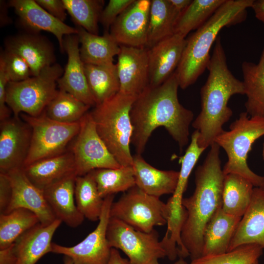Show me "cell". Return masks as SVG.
<instances>
[{
	"mask_svg": "<svg viewBox=\"0 0 264 264\" xmlns=\"http://www.w3.org/2000/svg\"><path fill=\"white\" fill-rule=\"evenodd\" d=\"M179 87L175 72L162 84L149 86L134 101L130 111L132 126L131 143L137 154L144 151L153 131L163 127L180 151L189 142L193 112L179 102Z\"/></svg>",
	"mask_w": 264,
	"mask_h": 264,
	"instance_id": "1",
	"label": "cell"
},
{
	"mask_svg": "<svg viewBox=\"0 0 264 264\" xmlns=\"http://www.w3.org/2000/svg\"><path fill=\"white\" fill-rule=\"evenodd\" d=\"M220 147L215 142L202 164L195 171V189L192 196L182 198L187 211L181 239L191 261L202 256L205 227L215 212L222 207L224 175L221 167Z\"/></svg>",
	"mask_w": 264,
	"mask_h": 264,
	"instance_id": "2",
	"label": "cell"
},
{
	"mask_svg": "<svg viewBox=\"0 0 264 264\" xmlns=\"http://www.w3.org/2000/svg\"><path fill=\"white\" fill-rule=\"evenodd\" d=\"M207 69V79L200 90L201 111L192 123L199 133L198 144L206 149L224 130L223 126L232 115L228 106L235 94H244L242 81L229 70L220 38L217 39Z\"/></svg>",
	"mask_w": 264,
	"mask_h": 264,
	"instance_id": "3",
	"label": "cell"
},
{
	"mask_svg": "<svg viewBox=\"0 0 264 264\" xmlns=\"http://www.w3.org/2000/svg\"><path fill=\"white\" fill-rule=\"evenodd\" d=\"M254 0H226L213 15L186 39L179 64L175 71L179 87L185 89L196 82L207 68L212 45L224 27L245 20L247 9Z\"/></svg>",
	"mask_w": 264,
	"mask_h": 264,
	"instance_id": "4",
	"label": "cell"
},
{
	"mask_svg": "<svg viewBox=\"0 0 264 264\" xmlns=\"http://www.w3.org/2000/svg\"><path fill=\"white\" fill-rule=\"evenodd\" d=\"M137 97L120 92L96 105L90 112L97 132L122 166H132L130 145L132 134L130 111Z\"/></svg>",
	"mask_w": 264,
	"mask_h": 264,
	"instance_id": "5",
	"label": "cell"
},
{
	"mask_svg": "<svg viewBox=\"0 0 264 264\" xmlns=\"http://www.w3.org/2000/svg\"><path fill=\"white\" fill-rule=\"evenodd\" d=\"M264 135V117H249L241 112L231 123L229 131H223L214 142L225 151L228 160L222 169L224 175H239L252 183L255 187L264 185V176L253 172L247 162L248 153L254 142Z\"/></svg>",
	"mask_w": 264,
	"mask_h": 264,
	"instance_id": "6",
	"label": "cell"
},
{
	"mask_svg": "<svg viewBox=\"0 0 264 264\" xmlns=\"http://www.w3.org/2000/svg\"><path fill=\"white\" fill-rule=\"evenodd\" d=\"M64 69L55 63L36 76L19 82H8L6 103L14 116L22 113L36 117L41 115L57 94V81Z\"/></svg>",
	"mask_w": 264,
	"mask_h": 264,
	"instance_id": "7",
	"label": "cell"
},
{
	"mask_svg": "<svg viewBox=\"0 0 264 264\" xmlns=\"http://www.w3.org/2000/svg\"><path fill=\"white\" fill-rule=\"evenodd\" d=\"M170 210L159 198L149 195L136 186L126 191L110 207V218L118 219L135 229L150 232L155 226L167 224Z\"/></svg>",
	"mask_w": 264,
	"mask_h": 264,
	"instance_id": "8",
	"label": "cell"
},
{
	"mask_svg": "<svg viewBox=\"0 0 264 264\" xmlns=\"http://www.w3.org/2000/svg\"><path fill=\"white\" fill-rule=\"evenodd\" d=\"M20 116L32 129L30 148L23 167L67 151L68 144L75 138L80 128V121L73 123L56 121L46 116L44 111L36 117L23 113Z\"/></svg>",
	"mask_w": 264,
	"mask_h": 264,
	"instance_id": "9",
	"label": "cell"
},
{
	"mask_svg": "<svg viewBox=\"0 0 264 264\" xmlns=\"http://www.w3.org/2000/svg\"><path fill=\"white\" fill-rule=\"evenodd\" d=\"M107 238L111 248L119 249L128 257L130 264H159L166 256L158 232L137 230L124 222L110 218Z\"/></svg>",
	"mask_w": 264,
	"mask_h": 264,
	"instance_id": "10",
	"label": "cell"
},
{
	"mask_svg": "<svg viewBox=\"0 0 264 264\" xmlns=\"http://www.w3.org/2000/svg\"><path fill=\"white\" fill-rule=\"evenodd\" d=\"M80 122L79 132L69 148L74 157L77 176H84L96 169L121 167L99 136L90 112H88Z\"/></svg>",
	"mask_w": 264,
	"mask_h": 264,
	"instance_id": "11",
	"label": "cell"
},
{
	"mask_svg": "<svg viewBox=\"0 0 264 264\" xmlns=\"http://www.w3.org/2000/svg\"><path fill=\"white\" fill-rule=\"evenodd\" d=\"M114 195L104 198L99 222L82 241L72 246L52 243L51 252L70 258L74 264H108L111 249L107 238L110 212Z\"/></svg>",
	"mask_w": 264,
	"mask_h": 264,
	"instance_id": "12",
	"label": "cell"
},
{
	"mask_svg": "<svg viewBox=\"0 0 264 264\" xmlns=\"http://www.w3.org/2000/svg\"><path fill=\"white\" fill-rule=\"evenodd\" d=\"M31 136L30 126L20 116L0 121V173L23 168Z\"/></svg>",
	"mask_w": 264,
	"mask_h": 264,
	"instance_id": "13",
	"label": "cell"
},
{
	"mask_svg": "<svg viewBox=\"0 0 264 264\" xmlns=\"http://www.w3.org/2000/svg\"><path fill=\"white\" fill-rule=\"evenodd\" d=\"M120 46L116 64L120 83L119 92L137 97L149 86L148 49Z\"/></svg>",
	"mask_w": 264,
	"mask_h": 264,
	"instance_id": "14",
	"label": "cell"
},
{
	"mask_svg": "<svg viewBox=\"0 0 264 264\" xmlns=\"http://www.w3.org/2000/svg\"><path fill=\"white\" fill-rule=\"evenodd\" d=\"M6 174L11 183V195L4 214L18 208L26 209L34 213L43 225H48L56 219L44 191L29 180L22 169L14 170Z\"/></svg>",
	"mask_w": 264,
	"mask_h": 264,
	"instance_id": "15",
	"label": "cell"
},
{
	"mask_svg": "<svg viewBox=\"0 0 264 264\" xmlns=\"http://www.w3.org/2000/svg\"><path fill=\"white\" fill-rule=\"evenodd\" d=\"M151 0H134L117 18L110 33L120 45L145 47Z\"/></svg>",
	"mask_w": 264,
	"mask_h": 264,
	"instance_id": "16",
	"label": "cell"
},
{
	"mask_svg": "<svg viewBox=\"0 0 264 264\" xmlns=\"http://www.w3.org/2000/svg\"><path fill=\"white\" fill-rule=\"evenodd\" d=\"M8 3L9 7L14 9L26 31L40 33L44 31L53 34L58 40L62 53L64 52L65 36L78 33L76 27L69 26L52 16L35 0H11Z\"/></svg>",
	"mask_w": 264,
	"mask_h": 264,
	"instance_id": "17",
	"label": "cell"
},
{
	"mask_svg": "<svg viewBox=\"0 0 264 264\" xmlns=\"http://www.w3.org/2000/svg\"><path fill=\"white\" fill-rule=\"evenodd\" d=\"M5 50L22 58L29 65L33 76L55 64L52 43L40 33L26 32L10 36L4 42Z\"/></svg>",
	"mask_w": 264,
	"mask_h": 264,
	"instance_id": "18",
	"label": "cell"
},
{
	"mask_svg": "<svg viewBox=\"0 0 264 264\" xmlns=\"http://www.w3.org/2000/svg\"><path fill=\"white\" fill-rule=\"evenodd\" d=\"M79 44L77 34L65 36L63 47L67 55V62L57 85L59 89L68 92L85 104L95 106L87 82L84 64L80 58Z\"/></svg>",
	"mask_w": 264,
	"mask_h": 264,
	"instance_id": "19",
	"label": "cell"
},
{
	"mask_svg": "<svg viewBox=\"0 0 264 264\" xmlns=\"http://www.w3.org/2000/svg\"><path fill=\"white\" fill-rule=\"evenodd\" d=\"M186 44L185 38L175 34L147 48L150 86L162 84L175 72Z\"/></svg>",
	"mask_w": 264,
	"mask_h": 264,
	"instance_id": "20",
	"label": "cell"
},
{
	"mask_svg": "<svg viewBox=\"0 0 264 264\" xmlns=\"http://www.w3.org/2000/svg\"><path fill=\"white\" fill-rule=\"evenodd\" d=\"M77 176H68L43 190L46 200L56 219L75 228L85 218L78 210L75 200V183Z\"/></svg>",
	"mask_w": 264,
	"mask_h": 264,
	"instance_id": "21",
	"label": "cell"
},
{
	"mask_svg": "<svg viewBox=\"0 0 264 264\" xmlns=\"http://www.w3.org/2000/svg\"><path fill=\"white\" fill-rule=\"evenodd\" d=\"M245 244H257L264 250V189H253L250 204L242 216L228 251Z\"/></svg>",
	"mask_w": 264,
	"mask_h": 264,
	"instance_id": "22",
	"label": "cell"
},
{
	"mask_svg": "<svg viewBox=\"0 0 264 264\" xmlns=\"http://www.w3.org/2000/svg\"><path fill=\"white\" fill-rule=\"evenodd\" d=\"M62 222L56 219L48 225L39 223L20 237L13 245L16 264H35L51 252L53 236Z\"/></svg>",
	"mask_w": 264,
	"mask_h": 264,
	"instance_id": "23",
	"label": "cell"
},
{
	"mask_svg": "<svg viewBox=\"0 0 264 264\" xmlns=\"http://www.w3.org/2000/svg\"><path fill=\"white\" fill-rule=\"evenodd\" d=\"M22 169L29 180L43 191L68 176L76 175L74 157L69 149L62 154L36 161Z\"/></svg>",
	"mask_w": 264,
	"mask_h": 264,
	"instance_id": "24",
	"label": "cell"
},
{
	"mask_svg": "<svg viewBox=\"0 0 264 264\" xmlns=\"http://www.w3.org/2000/svg\"><path fill=\"white\" fill-rule=\"evenodd\" d=\"M132 167L136 186L146 194L159 198L175 193L179 171L157 169L147 162L141 154H137L133 156Z\"/></svg>",
	"mask_w": 264,
	"mask_h": 264,
	"instance_id": "25",
	"label": "cell"
},
{
	"mask_svg": "<svg viewBox=\"0 0 264 264\" xmlns=\"http://www.w3.org/2000/svg\"><path fill=\"white\" fill-rule=\"evenodd\" d=\"M241 218L225 213L221 207L219 209L204 229L202 256L227 252Z\"/></svg>",
	"mask_w": 264,
	"mask_h": 264,
	"instance_id": "26",
	"label": "cell"
},
{
	"mask_svg": "<svg viewBox=\"0 0 264 264\" xmlns=\"http://www.w3.org/2000/svg\"><path fill=\"white\" fill-rule=\"evenodd\" d=\"M81 46L80 56L84 64L107 65L114 63V57L118 55L120 45L105 31L102 36L88 32L82 27L76 26Z\"/></svg>",
	"mask_w": 264,
	"mask_h": 264,
	"instance_id": "27",
	"label": "cell"
},
{
	"mask_svg": "<svg viewBox=\"0 0 264 264\" xmlns=\"http://www.w3.org/2000/svg\"><path fill=\"white\" fill-rule=\"evenodd\" d=\"M242 70L246 112L250 117H264V47L258 63L244 61Z\"/></svg>",
	"mask_w": 264,
	"mask_h": 264,
	"instance_id": "28",
	"label": "cell"
},
{
	"mask_svg": "<svg viewBox=\"0 0 264 264\" xmlns=\"http://www.w3.org/2000/svg\"><path fill=\"white\" fill-rule=\"evenodd\" d=\"M179 16L169 0H151L145 47L174 35Z\"/></svg>",
	"mask_w": 264,
	"mask_h": 264,
	"instance_id": "29",
	"label": "cell"
},
{
	"mask_svg": "<svg viewBox=\"0 0 264 264\" xmlns=\"http://www.w3.org/2000/svg\"><path fill=\"white\" fill-rule=\"evenodd\" d=\"M85 72L95 105L111 98L120 90L116 64H84Z\"/></svg>",
	"mask_w": 264,
	"mask_h": 264,
	"instance_id": "30",
	"label": "cell"
},
{
	"mask_svg": "<svg viewBox=\"0 0 264 264\" xmlns=\"http://www.w3.org/2000/svg\"><path fill=\"white\" fill-rule=\"evenodd\" d=\"M254 186L248 180L235 174L224 175L221 208L225 213L242 217L251 200Z\"/></svg>",
	"mask_w": 264,
	"mask_h": 264,
	"instance_id": "31",
	"label": "cell"
},
{
	"mask_svg": "<svg viewBox=\"0 0 264 264\" xmlns=\"http://www.w3.org/2000/svg\"><path fill=\"white\" fill-rule=\"evenodd\" d=\"M199 133L195 130L191 137V142L184 155L180 158L181 168L176 188L173 196L166 203L172 215L177 216L182 211L181 201L186 191L189 176L202 153L206 149L198 144Z\"/></svg>",
	"mask_w": 264,
	"mask_h": 264,
	"instance_id": "32",
	"label": "cell"
},
{
	"mask_svg": "<svg viewBox=\"0 0 264 264\" xmlns=\"http://www.w3.org/2000/svg\"><path fill=\"white\" fill-rule=\"evenodd\" d=\"M40 223L32 212L18 208L0 215V249L13 244L29 229Z\"/></svg>",
	"mask_w": 264,
	"mask_h": 264,
	"instance_id": "33",
	"label": "cell"
},
{
	"mask_svg": "<svg viewBox=\"0 0 264 264\" xmlns=\"http://www.w3.org/2000/svg\"><path fill=\"white\" fill-rule=\"evenodd\" d=\"M74 195L77 207L84 218L93 221L99 220L104 198L100 196L90 173L76 176Z\"/></svg>",
	"mask_w": 264,
	"mask_h": 264,
	"instance_id": "34",
	"label": "cell"
},
{
	"mask_svg": "<svg viewBox=\"0 0 264 264\" xmlns=\"http://www.w3.org/2000/svg\"><path fill=\"white\" fill-rule=\"evenodd\" d=\"M90 173L96 182L99 194L103 198L118 192H126L136 186L132 166L98 169Z\"/></svg>",
	"mask_w": 264,
	"mask_h": 264,
	"instance_id": "35",
	"label": "cell"
},
{
	"mask_svg": "<svg viewBox=\"0 0 264 264\" xmlns=\"http://www.w3.org/2000/svg\"><path fill=\"white\" fill-rule=\"evenodd\" d=\"M226 0H192L179 17L175 34L184 38L191 31L204 24Z\"/></svg>",
	"mask_w": 264,
	"mask_h": 264,
	"instance_id": "36",
	"label": "cell"
},
{
	"mask_svg": "<svg viewBox=\"0 0 264 264\" xmlns=\"http://www.w3.org/2000/svg\"><path fill=\"white\" fill-rule=\"evenodd\" d=\"M91 106L61 89L46 108L44 112L52 120L64 123L80 122Z\"/></svg>",
	"mask_w": 264,
	"mask_h": 264,
	"instance_id": "37",
	"label": "cell"
},
{
	"mask_svg": "<svg viewBox=\"0 0 264 264\" xmlns=\"http://www.w3.org/2000/svg\"><path fill=\"white\" fill-rule=\"evenodd\" d=\"M66 12L76 25L98 35V22L104 9L103 0H62Z\"/></svg>",
	"mask_w": 264,
	"mask_h": 264,
	"instance_id": "38",
	"label": "cell"
},
{
	"mask_svg": "<svg viewBox=\"0 0 264 264\" xmlns=\"http://www.w3.org/2000/svg\"><path fill=\"white\" fill-rule=\"evenodd\" d=\"M263 250L258 244H245L222 254L201 256L191 264H253Z\"/></svg>",
	"mask_w": 264,
	"mask_h": 264,
	"instance_id": "39",
	"label": "cell"
},
{
	"mask_svg": "<svg viewBox=\"0 0 264 264\" xmlns=\"http://www.w3.org/2000/svg\"><path fill=\"white\" fill-rule=\"evenodd\" d=\"M0 63L9 82H19L33 76L27 62L19 55L4 50L0 53Z\"/></svg>",
	"mask_w": 264,
	"mask_h": 264,
	"instance_id": "40",
	"label": "cell"
},
{
	"mask_svg": "<svg viewBox=\"0 0 264 264\" xmlns=\"http://www.w3.org/2000/svg\"><path fill=\"white\" fill-rule=\"evenodd\" d=\"M134 0H110L103 9L99 22L105 29H109L117 18L134 1Z\"/></svg>",
	"mask_w": 264,
	"mask_h": 264,
	"instance_id": "41",
	"label": "cell"
},
{
	"mask_svg": "<svg viewBox=\"0 0 264 264\" xmlns=\"http://www.w3.org/2000/svg\"><path fill=\"white\" fill-rule=\"evenodd\" d=\"M36 2L52 16L64 22L66 10L62 0H35Z\"/></svg>",
	"mask_w": 264,
	"mask_h": 264,
	"instance_id": "42",
	"label": "cell"
},
{
	"mask_svg": "<svg viewBox=\"0 0 264 264\" xmlns=\"http://www.w3.org/2000/svg\"><path fill=\"white\" fill-rule=\"evenodd\" d=\"M9 82L2 65L0 63V121L10 117L12 110L6 103V87Z\"/></svg>",
	"mask_w": 264,
	"mask_h": 264,
	"instance_id": "43",
	"label": "cell"
},
{
	"mask_svg": "<svg viewBox=\"0 0 264 264\" xmlns=\"http://www.w3.org/2000/svg\"><path fill=\"white\" fill-rule=\"evenodd\" d=\"M11 195V186L6 174L0 173V212L3 213Z\"/></svg>",
	"mask_w": 264,
	"mask_h": 264,
	"instance_id": "44",
	"label": "cell"
},
{
	"mask_svg": "<svg viewBox=\"0 0 264 264\" xmlns=\"http://www.w3.org/2000/svg\"><path fill=\"white\" fill-rule=\"evenodd\" d=\"M14 243L0 249V264H16V257L14 251Z\"/></svg>",
	"mask_w": 264,
	"mask_h": 264,
	"instance_id": "45",
	"label": "cell"
},
{
	"mask_svg": "<svg viewBox=\"0 0 264 264\" xmlns=\"http://www.w3.org/2000/svg\"><path fill=\"white\" fill-rule=\"evenodd\" d=\"M9 7L8 2L0 1V25L1 27L7 25L12 22L8 16L7 8Z\"/></svg>",
	"mask_w": 264,
	"mask_h": 264,
	"instance_id": "46",
	"label": "cell"
},
{
	"mask_svg": "<svg viewBox=\"0 0 264 264\" xmlns=\"http://www.w3.org/2000/svg\"><path fill=\"white\" fill-rule=\"evenodd\" d=\"M251 8L256 18L264 24V0H254Z\"/></svg>",
	"mask_w": 264,
	"mask_h": 264,
	"instance_id": "47",
	"label": "cell"
},
{
	"mask_svg": "<svg viewBox=\"0 0 264 264\" xmlns=\"http://www.w3.org/2000/svg\"><path fill=\"white\" fill-rule=\"evenodd\" d=\"M108 264H130L129 260L123 258L117 249L112 248Z\"/></svg>",
	"mask_w": 264,
	"mask_h": 264,
	"instance_id": "48",
	"label": "cell"
},
{
	"mask_svg": "<svg viewBox=\"0 0 264 264\" xmlns=\"http://www.w3.org/2000/svg\"><path fill=\"white\" fill-rule=\"evenodd\" d=\"M175 9L180 14L187 8L192 0H169Z\"/></svg>",
	"mask_w": 264,
	"mask_h": 264,
	"instance_id": "49",
	"label": "cell"
},
{
	"mask_svg": "<svg viewBox=\"0 0 264 264\" xmlns=\"http://www.w3.org/2000/svg\"><path fill=\"white\" fill-rule=\"evenodd\" d=\"M64 264H74L72 260L67 256H65L64 258Z\"/></svg>",
	"mask_w": 264,
	"mask_h": 264,
	"instance_id": "50",
	"label": "cell"
},
{
	"mask_svg": "<svg viewBox=\"0 0 264 264\" xmlns=\"http://www.w3.org/2000/svg\"><path fill=\"white\" fill-rule=\"evenodd\" d=\"M173 264H188L184 258H180L176 262Z\"/></svg>",
	"mask_w": 264,
	"mask_h": 264,
	"instance_id": "51",
	"label": "cell"
},
{
	"mask_svg": "<svg viewBox=\"0 0 264 264\" xmlns=\"http://www.w3.org/2000/svg\"><path fill=\"white\" fill-rule=\"evenodd\" d=\"M263 159L264 160V144L263 150ZM261 188H263L264 189V185Z\"/></svg>",
	"mask_w": 264,
	"mask_h": 264,
	"instance_id": "52",
	"label": "cell"
},
{
	"mask_svg": "<svg viewBox=\"0 0 264 264\" xmlns=\"http://www.w3.org/2000/svg\"><path fill=\"white\" fill-rule=\"evenodd\" d=\"M253 264H259V260L256 261Z\"/></svg>",
	"mask_w": 264,
	"mask_h": 264,
	"instance_id": "53",
	"label": "cell"
}]
</instances>
